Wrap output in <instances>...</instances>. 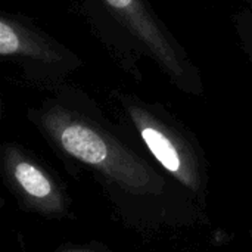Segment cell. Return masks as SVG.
Wrapping results in <instances>:
<instances>
[{
    "label": "cell",
    "mask_w": 252,
    "mask_h": 252,
    "mask_svg": "<svg viewBox=\"0 0 252 252\" xmlns=\"http://www.w3.org/2000/svg\"><path fill=\"white\" fill-rule=\"evenodd\" d=\"M27 120L69 173L92 176L124 227L155 236L210 224L192 193L80 87L66 83L49 92Z\"/></svg>",
    "instance_id": "obj_1"
},
{
    "label": "cell",
    "mask_w": 252,
    "mask_h": 252,
    "mask_svg": "<svg viewBox=\"0 0 252 252\" xmlns=\"http://www.w3.org/2000/svg\"><path fill=\"white\" fill-rule=\"evenodd\" d=\"M93 37L124 74L143 81L155 66L179 92L205 93L199 66L148 0H74Z\"/></svg>",
    "instance_id": "obj_2"
},
{
    "label": "cell",
    "mask_w": 252,
    "mask_h": 252,
    "mask_svg": "<svg viewBox=\"0 0 252 252\" xmlns=\"http://www.w3.org/2000/svg\"><path fill=\"white\" fill-rule=\"evenodd\" d=\"M108 105L117 123L137 145L205 208L208 161L196 134L162 103L149 102L131 92L111 90Z\"/></svg>",
    "instance_id": "obj_3"
},
{
    "label": "cell",
    "mask_w": 252,
    "mask_h": 252,
    "mask_svg": "<svg viewBox=\"0 0 252 252\" xmlns=\"http://www.w3.org/2000/svg\"><path fill=\"white\" fill-rule=\"evenodd\" d=\"M0 59L13 66L34 87L53 92L69 83L83 59L68 46L47 34L31 18L3 12L0 16Z\"/></svg>",
    "instance_id": "obj_4"
},
{
    "label": "cell",
    "mask_w": 252,
    "mask_h": 252,
    "mask_svg": "<svg viewBox=\"0 0 252 252\" xmlns=\"http://www.w3.org/2000/svg\"><path fill=\"white\" fill-rule=\"evenodd\" d=\"M0 176L22 211L46 220L72 216V201L63 182L28 148L16 142L1 143Z\"/></svg>",
    "instance_id": "obj_5"
},
{
    "label": "cell",
    "mask_w": 252,
    "mask_h": 252,
    "mask_svg": "<svg viewBox=\"0 0 252 252\" xmlns=\"http://www.w3.org/2000/svg\"><path fill=\"white\" fill-rule=\"evenodd\" d=\"M233 27L247 61L252 66V10L248 7L238 10L233 15Z\"/></svg>",
    "instance_id": "obj_6"
},
{
    "label": "cell",
    "mask_w": 252,
    "mask_h": 252,
    "mask_svg": "<svg viewBox=\"0 0 252 252\" xmlns=\"http://www.w3.org/2000/svg\"><path fill=\"white\" fill-rule=\"evenodd\" d=\"M53 252H114L108 247L99 244V242H86V244H74L66 242L59 245Z\"/></svg>",
    "instance_id": "obj_7"
},
{
    "label": "cell",
    "mask_w": 252,
    "mask_h": 252,
    "mask_svg": "<svg viewBox=\"0 0 252 252\" xmlns=\"http://www.w3.org/2000/svg\"><path fill=\"white\" fill-rule=\"evenodd\" d=\"M248 233H250V236H251V239H252V224H251V227H250V232H248Z\"/></svg>",
    "instance_id": "obj_8"
}]
</instances>
